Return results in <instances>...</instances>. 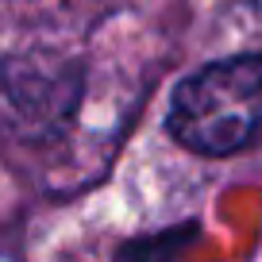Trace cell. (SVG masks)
Returning <instances> with one entry per match:
<instances>
[{
    "label": "cell",
    "mask_w": 262,
    "mask_h": 262,
    "mask_svg": "<svg viewBox=\"0 0 262 262\" xmlns=\"http://www.w3.org/2000/svg\"><path fill=\"white\" fill-rule=\"evenodd\" d=\"M170 135L193 155L228 158L262 135V54L208 62L170 97Z\"/></svg>",
    "instance_id": "obj_1"
},
{
    "label": "cell",
    "mask_w": 262,
    "mask_h": 262,
    "mask_svg": "<svg viewBox=\"0 0 262 262\" xmlns=\"http://www.w3.org/2000/svg\"><path fill=\"white\" fill-rule=\"evenodd\" d=\"M0 93L39 123H54L70 116L81 93V70L74 62L47 54H27L0 62Z\"/></svg>",
    "instance_id": "obj_2"
},
{
    "label": "cell",
    "mask_w": 262,
    "mask_h": 262,
    "mask_svg": "<svg viewBox=\"0 0 262 262\" xmlns=\"http://www.w3.org/2000/svg\"><path fill=\"white\" fill-rule=\"evenodd\" d=\"M193 235H196V228H193V224H185V228H170V231H162V235H155V239H135V243H123L120 254H123V258H155V254H173V251H181L185 243H193Z\"/></svg>",
    "instance_id": "obj_3"
},
{
    "label": "cell",
    "mask_w": 262,
    "mask_h": 262,
    "mask_svg": "<svg viewBox=\"0 0 262 262\" xmlns=\"http://www.w3.org/2000/svg\"><path fill=\"white\" fill-rule=\"evenodd\" d=\"M243 4H251V8L258 12V16H262V0H243Z\"/></svg>",
    "instance_id": "obj_4"
}]
</instances>
